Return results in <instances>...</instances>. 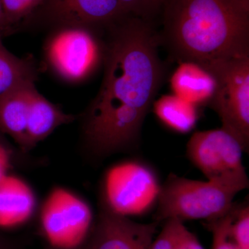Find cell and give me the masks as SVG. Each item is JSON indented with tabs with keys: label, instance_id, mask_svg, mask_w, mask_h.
Wrapping results in <instances>:
<instances>
[{
	"label": "cell",
	"instance_id": "cell-1",
	"mask_svg": "<svg viewBox=\"0 0 249 249\" xmlns=\"http://www.w3.org/2000/svg\"><path fill=\"white\" fill-rule=\"evenodd\" d=\"M104 42L102 83L83 127L87 145L100 157L139 145L166 71L153 23L126 15L105 30Z\"/></svg>",
	"mask_w": 249,
	"mask_h": 249
},
{
	"label": "cell",
	"instance_id": "cell-2",
	"mask_svg": "<svg viewBox=\"0 0 249 249\" xmlns=\"http://www.w3.org/2000/svg\"><path fill=\"white\" fill-rule=\"evenodd\" d=\"M160 46L178 63L204 69L249 56V0H166Z\"/></svg>",
	"mask_w": 249,
	"mask_h": 249
},
{
	"label": "cell",
	"instance_id": "cell-3",
	"mask_svg": "<svg viewBox=\"0 0 249 249\" xmlns=\"http://www.w3.org/2000/svg\"><path fill=\"white\" fill-rule=\"evenodd\" d=\"M43 45L44 60L52 73L69 84H80L103 67L105 30L81 25L49 29Z\"/></svg>",
	"mask_w": 249,
	"mask_h": 249
},
{
	"label": "cell",
	"instance_id": "cell-4",
	"mask_svg": "<svg viewBox=\"0 0 249 249\" xmlns=\"http://www.w3.org/2000/svg\"><path fill=\"white\" fill-rule=\"evenodd\" d=\"M238 192L213 181H201L171 173L161 184L154 222L168 219H216L227 213Z\"/></svg>",
	"mask_w": 249,
	"mask_h": 249
},
{
	"label": "cell",
	"instance_id": "cell-5",
	"mask_svg": "<svg viewBox=\"0 0 249 249\" xmlns=\"http://www.w3.org/2000/svg\"><path fill=\"white\" fill-rule=\"evenodd\" d=\"M160 187L150 165L141 160H124L105 175L102 206L124 217L143 215L157 206Z\"/></svg>",
	"mask_w": 249,
	"mask_h": 249
},
{
	"label": "cell",
	"instance_id": "cell-6",
	"mask_svg": "<svg viewBox=\"0 0 249 249\" xmlns=\"http://www.w3.org/2000/svg\"><path fill=\"white\" fill-rule=\"evenodd\" d=\"M215 80L209 106L219 116L222 128L249 150V56L217 62L206 69Z\"/></svg>",
	"mask_w": 249,
	"mask_h": 249
},
{
	"label": "cell",
	"instance_id": "cell-7",
	"mask_svg": "<svg viewBox=\"0 0 249 249\" xmlns=\"http://www.w3.org/2000/svg\"><path fill=\"white\" fill-rule=\"evenodd\" d=\"M243 152L238 141L223 128L196 132L186 145L187 157L208 181L238 193L249 185Z\"/></svg>",
	"mask_w": 249,
	"mask_h": 249
},
{
	"label": "cell",
	"instance_id": "cell-8",
	"mask_svg": "<svg viewBox=\"0 0 249 249\" xmlns=\"http://www.w3.org/2000/svg\"><path fill=\"white\" fill-rule=\"evenodd\" d=\"M93 215L88 204L64 188H55L47 197L41 225L52 247L78 248L85 245L91 231Z\"/></svg>",
	"mask_w": 249,
	"mask_h": 249
},
{
	"label": "cell",
	"instance_id": "cell-9",
	"mask_svg": "<svg viewBox=\"0 0 249 249\" xmlns=\"http://www.w3.org/2000/svg\"><path fill=\"white\" fill-rule=\"evenodd\" d=\"M126 15L119 0H46L30 24L49 29L81 25L104 31Z\"/></svg>",
	"mask_w": 249,
	"mask_h": 249
},
{
	"label": "cell",
	"instance_id": "cell-10",
	"mask_svg": "<svg viewBox=\"0 0 249 249\" xmlns=\"http://www.w3.org/2000/svg\"><path fill=\"white\" fill-rule=\"evenodd\" d=\"M158 225L134 222L102 206L87 249H150Z\"/></svg>",
	"mask_w": 249,
	"mask_h": 249
},
{
	"label": "cell",
	"instance_id": "cell-11",
	"mask_svg": "<svg viewBox=\"0 0 249 249\" xmlns=\"http://www.w3.org/2000/svg\"><path fill=\"white\" fill-rule=\"evenodd\" d=\"M35 82H27L0 95V130L14 139L23 150L31 96Z\"/></svg>",
	"mask_w": 249,
	"mask_h": 249
},
{
	"label": "cell",
	"instance_id": "cell-12",
	"mask_svg": "<svg viewBox=\"0 0 249 249\" xmlns=\"http://www.w3.org/2000/svg\"><path fill=\"white\" fill-rule=\"evenodd\" d=\"M35 206L34 193L22 180L7 175L0 180V227H16L27 222Z\"/></svg>",
	"mask_w": 249,
	"mask_h": 249
},
{
	"label": "cell",
	"instance_id": "cell-13",
	"mask_svg": "<svg viewBox=\"0 0 249 249\" xmlns=\"http://www.w3.org/2000/svg\"><path fill=\"white\" fill-rule=\"evenodd\" d=\"M170 82L173 94L197 107L209 106L215 89L213 75L194 62L178 63Z\"/></svg>",
	"mask_w": 249,
	"mask_h": 249
},
{
	"label": "cell",
	"instance_id": "cell-14",
	"mask_svg": "<svg viewBox=\"0 0 249 249\" xmlns=\"http://www.w3.org/2000/svg\"><path fill=\"white\" fill-rule=\"evenodd\" d=\"M75 119L76 116L64 112L36 89L31 96L28 113L24 150H30L57 127L70 124Z\"/></svg>",
	"mask_w": 249,
	"mask_h": 249
},
{
	"label": "cell",
	"instance_id": "cell-15",
	"mask_svg": "<svg viewBox=\"0 0 249 249\" xmlns=\"http://www.w3.org/2000/svg\"><path fill=\"white\" fill-rule=\"evenodd\" d=\"M152 106L159 120L178 133L191 132L199 119L197 106L175 94L163 95Z\"/></svg>",
	"mask_w": 249,
	"mask_h": 249
},
{
	"label": "cell",
	"instance_id": "cell-16",
	"mask_svg": "<svg viewBox=\"0 0 249 249\" xmlns=\"http://www.w3.org/2000/svg\"><path fill=\"white\" fill-rule=\"evenodd\" d=\"M0 34V95L27 82H36L40 68L31 56L18 58L2 42Z\"/></svg>",
	"mask_w": 249,
	"mask_h": 249
},
{
	"label": "cell",
	"instance_id": "cell-17",
	"mask_svg": "<svg viewBox=\"0 0 249 249\" xmlns=\"http://www.w3.org/2000/svg\"><path fill=\"white\" fill-rule=\"evenodd\" d=\"M46 0H1L6 22L13 33L27 27Z\"/></svg>",
	"mask_w": 249,
	"mask_h": 249
},
{
	"label": "cell",
	"instance_id": "cell-18",
	"mask_svg": "<svg viewBox=\"0 0 249 249\" xmlns=\"http://www.w3.org/2000/svg\"><path fill=\"white\" fill-rule=\"evenodd\" d=\"M236 206L221 217L206 221V226L213 234V249H240L230 235V227L235 216Z\"/></svg>",
	"mask_w": 249,
	"mask_h": 249
},
{
	"label": "cell",
	"instance_id": "cell-19",
	"mask_svg": "<svg viewBox=\"0 0 249 249\" xmlns=\"http://www.w3.org/2000/svg\"><path fill=\"white\" fill-rule=\"evenodd\" d=\"M166 0H119L124 12L153 23L160 16Z\"/></svg>",
	"mask_w": 249,
	"mask_h": 249
},
{
	"label": "cell",
	"instance_id": "cell-20",
	"mask_svg": "<svg viewBox=\"0 0 249 249\" xmlns=\"http://www.w3.org/2000/svg\"><path fill=\"white\" fill-rule=\"evenodd\" d=\"M230 235L240 249H249V206L237 205L230 227Z\"/></svg>",
	"mask_w": 249,
	"mask_h": 249
},
{
	"label": "cell",
	"instance_id": "cell-21",
	"mask_svg": "<svg viewBox=\"0 0 249 249\" xmlns=\"http://www.w3.org/2000/svg\"><path fill=\"white\" fill-rule=\"evenodd\" d=\"M184 227L183 222L175 218L164 221V226L152 241L150 249H176L178 237Z\"/></svg>",
	"mask_w": 249,
	"mask_h": 249
},
{
	"label": "cell",
	"instance_id": "cell-22",
	"mask_svg": "<svg viewBox=\"0 0 249 249\" xmlns=\"http://www.w3.org/2000/svg\"><path fill=\"white\" fill-rule=\"evenodd\" d=\"M176 249H204L196 235L183 228L178 239Z\"/></svg>",
	"mask_w": 249,
	"mask_h": 249
},
{
	"label": "cell",
	"instance_id": "cell-23",
	"mask_svg": "<svg viewBox=\"0 0 249 249\" xmlns=\"http://www.w3.org/2000/svg\"><path fill=\"white\" fill-rule=\"evenodd\" d=\"M9 154L4 145L0 143V180L6 176V172L9 167Z\"/></svg>",
	"mask_w": 249,
	"mask_h": 249
},
{
	"label": "cell",
	"instance_id": "cell-24",
	"mask_svg": "<svg viewBox=\"0 0 249 249\" xmlns=\"http://www.w3.org/2000/svg\"><path fill=\"white\" fill-rule=\"evenodd\" d=\"M13 34V31L10 28L9 24L6 22V17L0 0V34L3 36L9 35Z\"/></svg>",
	"mask_w": 249,
	"mask_h": 249
},
{
	"label": "cell",
	"instance_id": "cell-25",
	"mask_svg": "<svg viewBox=\"0 0 249 249\" xmlns=\"http://www.w3.org/2000/svg\"><path fill=\"white\" fill-rule=\"evenodd\" d=\"M52 249H55V248H53V247H52ZM87 249V245H83V246H81V247H78V248H76V249Z\"/></svg>",
	"mask_w": 249,
	"mask_h": 249
},
{
	"label": "cell",
	"instance_id": "cell-26",
	"mask_svg": "<svg viewBox=\"0 0 249 249\" xmlns=\"http://www.w3.org/2000/svg\"><path fill=\"white\" fill-rule=\"evenodd\" d=\"M0 249H3L2 248H1V245H0Z\"/></svg>",
	"mask_w": 249,
	"mask_h": 249
}]
</instances>
